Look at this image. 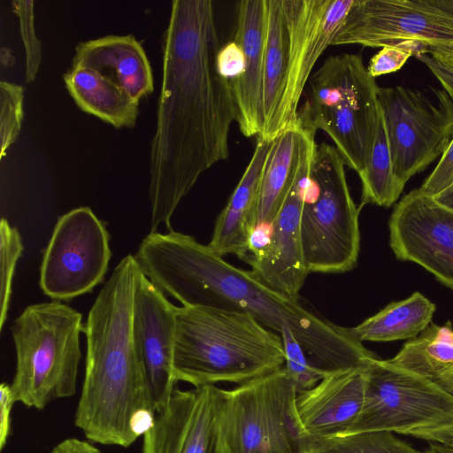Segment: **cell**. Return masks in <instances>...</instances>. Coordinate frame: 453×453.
I'll use <instances>...</instances> for the list:
<instances>
[{"label": "cell", "mask_w": 453, "mask_h": 453, "mask_svg": "<svg viewBox=\"0 0 453 453\" xmlns=\"http://www.w3.org/2000/svg\"><path fill=\"white\" fill-rule=\"evenodd\" d=\"M163 35L162 82L150 145L151 231L171 218L200 175L229 156L235 107L219 75L212 2L173 0Z\"/></svg>", "instance_id": "obj_1"}, {"label": "cell", "mask_w": 453, "mask_h": 453, "mask_svg": "<svg viewBox=\"0 0 453 453\" xmlns=\"http://www.w3.org/2000/svg\"><path fill=\"white\" fill-rule=\"evenodd\" d=\"M134 257L144 276L182 306L247 312L278 334L290 329L312 365L326 373L366 367L378 358L350 328L273 290L191 235L150 232Z\"/></svg>", "instance_id": "obj_2"}, {"label": "cell", "mask_w": 453, "mask_h": 453, "mask_svg": "<svg viewBox=\"0 0 453 453\" xmlns=\"http://www.w3.org/2000/svg\"><path fill=\"white\" fill-rule=\"evenodd\" d=\"M139 272L133 255L123 257L84 325L86 369L74 425L95 443L128 448L155 419L156 404L133 340Z\"/></svg>", "instance_id": "obj_3"}, {"label": "cell", "mask_w": 453, "mask_h": 453, "mask_svg": "<svg viewBox=\"0 0 453 453\" xmlns=\"http://www.w3.org/2000/svg\"><path fill=\"white\" fill-rule=\"evenodd\" d=\"M173 376L194 388L245 383L281 369L282 338L247 312L175 307Z\"/></svg>", "instance_id": "obj_4"}, {"label": "cell", "mask_w": 453, "mask_h": 453, "mask_svg": "<svg viewBox=\"0 0 453 453\" xmlns=\"http://www.w3.org/2000/svg\"><path fill=\"white\" fill-rule=\"evenodd\" d=\"M297 124L315 135L323 130L346 166L365 168L375 140L380 105V87L362 58L340 54L327 58L310 77Z\"/></svg>", "instance_id": "obj_5"}, {"label": "cell", "mask_w": 453, "mask_h": 453, "mask_svg": "<svg viewBox=\"0 0 453 453\" xmlns=\"http://www.w3.org/2000/svg\"><path fill=\"white\" fill-rule=\"evenodd\" d=\"M11 331L16 350L11 388L16 403L43 410L55 400L74 395L82 315L59 301L31 304Z\"/></svg>", "instance_id": "obj_6"}, {"label": "cell", "mask_w": 453, "mask_h": 453, "mask_svg": "<svg viewBox=\"0 0 453 453\" xmlns=\"http://www.w3.org/2000/svg\"><path fill=\"white\" fill-rule=\"evenodd\" d=\"M297 392L285 369L217 389L218 453H308Z\"/></svg>", "instance_id": "obj_7"}, {"label": "cell", "mask_w": 453, "mask_h": 453, "mask_svg": "<svg viewBox=\"0 0 453 453\" xmlns=\"http://www.w3.org/2000/svg\"><path fill=\"white\" fill-rule=\"evenodd\" d=\"M334 146L317 145L301 218L303 255L309 273L351 271L360 250L358 217Z\"/></svg>", "instance_id": "obj_8"}, {"label": "cell", "mask_w": 453, "mask_h": 453, "mask_svg": "<svg viewBox=\"0 0 453 453\" xmlns=\"http://www.w3.org/2000/svg\"><path fill=\"white\" fill-rule=\"evenodd\" d=\"M372 431L451 444L453 395L426 379L376 358L367 368L361 412L346 434Z\"/></svg>", "instance_id": "obj_9"}, {"label": "cell", "mask_w": 453, "mask_h": 453, "mask_svg": "<svg viewBox=\"0 0 453 453\" xmlns=\"http://www.w3.org/2000/svg\"><path fill=\"white\" fill-rule=\"evenodd\" d=\"M434 95L435 101L403 86L379 88L394 170L403 187L441 156L453 138V97L445 89Z\"/></svg>", "instance_id": "obj_10"}, {"label": "cell", "mask_w": 453, "mask_h": 453, "mask_svg": "<svg viewBox=\"0 0 453 453\" xmlns=\"http://www.w3.org/2000/svg\"><path fill=\"white\" fill-rule=\"evenodd\" d=\"M453 42V0H354L332 45L402 46L415 56Z\"/></svg>", "instance_id": "obj_11"}, {"label": "cell", "mask_w": 453, "mask_h": 453, "mask_svg": "<svg viewBox=\"0 0 453 453\" xmlns=\"http://www.w3.org/2000/svg\"><path fill=\"white\" fill-rule=\"evenodd\" d=\"M105 224L87 206L57 221L43 253L40 287L54 301L91 292L104 278L111 257Z\"/></svg>", "instance_id": "obj_12"}, {"label": "cell", "mask_w": 453, "mask_h": 453, "mask_svg": "<svg viewBox=\"0 0 453 453\" xmlns=\"http://www.w3.org/2000/svg\"><path fill=\"white\" fill-rule=\"evenodd\" d=\"M314 152L271 226L255 230L245 260L255 277L294 299H300V290L310 273L303 250L301 218Z\"/></svg>", "instance_id": "obj_13"}, {"label": "cell", "mask_w": 453, "mask_h": 453, "mask_svg": "<svg viewBox=\"0 0 453 453\" xmlns=\"http://www.w3.org/2000/svg\"><path fill=\"white\" fill-rule=\"evenodd\" d=\"M389 245L397 259L414 262L453 289V211L418 188L395 206Z\"/></svg>", "instance_id": "obj_14"}, {"label": "cell", "mask_w": 453, "mask_h": 453, "mask_svg": "<svg viewBox=\"0 0 453 453\" xmlns=\"http://www.w3.org/2000/svg\"><path fill=\"white\" fill-rule=\"evenodd\" d=\"M175 307L140 270L134 296L133 340L156 412L165 404L178 383L173 376Z\"/></svg>", "instance_id": "obj_15"}, {"label": "cell", "mask_w": 453, "mask_h": 453, "mask_svg": "<svg viewBox=\"0 0 453 453\" xmlns=\"http://www.w3.org/2000/svg\"><path fill=\"white\" fill-rule=\"evenodd\" d=\"M354 0H282L291 28L286 98L288 128L297 126V111L311 71L342 27Z\"/></svg>", "instance_id": "obj_16"}, {"label": "cell", "mask_w": 453, "mask_h": 453, "mask_svg": "<svg viewBox=\"0 0 453 453\" xmlns=\"http://www.w3.org/2000/svg\"><path fill=\"white\" fill-rule=\"evenodd\" d=\"M217 389L176 386L142 436V453H218Z\"/></svg>", "instance_id": "obj_17"}, {"label": "cell", "mask_w": 453, "mask_h": 453, "mask_svg": "<svg viewBox=\"0 0 453 453\" xmlns=\"http://www.w3.org/2000/svg\"><path fill=\"white\" fill-rule=\"evenodd\" d=\"M368 366L329 372L296 395L298 418L311 441L348 433L363 407Z\"/></svg>", "instance_id": "obj_18"}, {"label": "cell", "mask_w": 453, "mask_h": 453, "mask_svg": "<svg viewBox=\"0 0 453 453\" xmlns=\"http://www.w3.org/2000/svg\"><path fill=\"white\" fill-rule=\"evenodd\" d=\"M266 27L265 0H243L237 6L234 41L243 50V73L229 81L235 122L246 137L259 136L263 129L264 49Z\"/></svg>", "instance_id": "obj_19"}, {"label": "cell", "mask_w": 453, "mask_h": 453, "mask_svg": "<svg viewBox=\"0 0 453 453\" xmlns=\"http://www.w3.org/2000/svg\"><path fill=\"white\" fill-rule=\"evenodd\" d=\"M72 64L92 68L106 86L139 101L153 92V75L142 43L133 35L81 42Z\"/></svg>", "instance_id": "obj_20"}, {"label": "cell", "mask_w": 453, "mask_h": 453, "mask_svg": "<svg viewBox=\"0 0 453 453\" xmlns=\"http://www.w3.org/2000/svg\"><path fill=\"white\" fill-rule=\"evenodd\" d=\"M273 140L257 137L252 157L226 207L216 219L209 247L217 254L246 260L256 230L258 195Z\"/></svg>", "instance_id": "obj_21"}, {"label": "cell", "mask_w": 453, "mask_h": 453, "mask_svg": "<svg viewBox=\"0 0 453 453\" xmlns=\"http://www.w3.org/2000/svg\"><path fill=\"white\" fill-rule=\"evenodd\" d=\"M263 129L259 136L273 140L288 129L286 98L289 76L291 28L282 0H265Z\"/></svg>", "instance_id": "obj_22"}, {"label": "cell", "mask_w": 453, "mask_h": 453, "mask_svg": "<svg viewBox=\"0 0 453 453\" xmlns=\"http://www.w3.org/2000/svg\"><path fill=\"white\" fill-rule=\"evenodd\" d=\"M316 147L315 135L298 125L273 139L261 178L256 229L271 226Z\"/></svg>", "instance_id": "obj_23"}, {"label": "cell", "mask_w": 453, "mask_h": 453, "mask_svg": "<svg viewBox=\"0 0 453 453\" xmlns=\"http://www.w3.org/2000/svg\"><path fill=\"white\" fill-rule=\"evenodd\" d=\"M63 79L70 96L81 111L115 128L134 127L139 103L102 83L91 68L72 64Z\"/></svg>", "instance_id": "obj_24"}, {"label": "cell", "mask_w": 453, "mask_h": 453, "mask_svg": "<svg viewBox=\"0 0 453 453\" xmlns=\"http://www.w3.org/2000/svg\"><path fill=\"white\" fill-rule=\"evenodd\" d=\"M390 365L443 388L453 372V326L431 323L387 360Z\"/></svg>", "instance_id": "obj_25"}, {"label": "cell", "mask_w": 453, "mask_h": 453, "mask_svg": "<svg viewBox=\"0 0 453 453\" xmlns=\"http://www.w3.org/2000/svg\"><path fill=\"white\" fill-rule=\"evenodd\" d=\"M435 304L419 292L392 302L359 325L350 327L361 342L414 339L431 323Z\"/></svg>", "instance_id": "obj_26"}, {"label": "cell", "mask_w": 453, "mask_h": 453, "mask_svg": "<svg viewBox=\"0 0 453 453\" xmlns=\"http://www.w3.org/2000/svg\"><path fill=\"white\" fill-rule=\"evenodd\" d=\"M358 176L362 185L360 208L368 203L390 207L397 201L404 188L395 173L381 108L372 151Z\"/></svg>", "instance_id": "obj_27"}, {"label": "cell", "mask_w": 453, "mask_h": 453, "mask_svg": "<svg viewBox=\"0 0 453 453\" xmlns=\"http://www.w3.org/2000/svg\"><path fill=\"white\" fill-rule=\"evenodd\" d=\"M308 453H422L393 433L372 431L312 441Z\"/></svg>", "instance_id": "obj_28"}, {"label": "cell", "mask_w": 453, "mask_h": 453, "mask_svg": "<svg viewBox=\"0 0 453 453\" xmlns=\"http://www.w3.org/2000/svg\"><path fill=\"white\" fill-rule=\"evenodd\" d=\"M1 232V292H0V328L7 319L12 295V280L17 262L23 250L21 236L16 227L4 218L0 223Z\"/></svg>", "instance_id": "obj_29"}, {"label": "cell", "mask_w": 453, "mask_h": 453, "mask_svg": "<svg viewBox=\"0 0 453 453\" xmlns=\"http://www.w3.org/2000/svg\"><path fill=\"white\" fill-rule=\"evenodd\" d=\"M280 334L285 351L283 368L297 394L312 388L327 373L312 365L290 329H284Z\"/></svg>", "instance_id": "obj_30"}, {"label": "cell", "mask_w": 453, "mask_h": 453, "mask_svg": "<svg viewBox=\"0 0 453 453\" xmlns=\"http://www.w3.org/2000/svg\"><path fill=\"white\" fill-rule=\"evenodd\" d=\"M23 87L2 81L0 82V159L16 141L23 119Z\"/></svg>", "instance_id": "obj_31"}, {"label": "cell", "mask_w": 453, "mask_h": 453, "mask_svg": "<svg viewBox=\"0 0 453 453\" xmlns=\"http://www.w3.org/2000/svg\"><path fill=\"white\" fill-rule=\"evenodd\" d=\"M14 13L19 19L20 36L25 49V81H35L42 62V42L35 34L34 1H12Z\"/></svg>", "instance_id": "obj_32"}, {"label": "cell", "mask_w": 453, "mask_h": 453, "mask_svg": "<svg viewBox=\"0 0 453 453\" xmlns=\"http://www.w3.org/2000/svg\"><path fill=\"white\" fill-rule=\"evenodd\" d=\"M413 51L402 46L382 47L370 60L367 71L371 76L376 78L382 74L395 73L400 70Z\"/></svg>", "instance_id": "obj_33"}, {"label": "cell", "mask_w": 453, "mask_h": 453, "mask_svg": "<svg viewBox=\"0 0 453 453\" xmlns=\"http://www.w3.org/2000/svg\"><path fill=\"white\" fill-rule=\"evenodd\" d=\"M452 97V96H451ZM453 184V138L441 156L434 171L418 188L429 196H435Z\"/></svg>", "instance_id": "obj_34"}, {"label": "cell", "mask_w": 453, "mask_h": 453, "mask_svg": "<svg viewBox=\"0 0 453 453\" xmlns=\"http://www.w3.org/2000/svg\"><path fill=\"white\" fill-rule=\"evenodd\" d=\"M220 76L232 81L239 77L244 70L245 57L241 46L234 41L220 47L216 59Z\"/></svg>", "instance_id": "obj_35"}, {"label": "cell", "mask_w": 453, "mask_h": 453, "mask_svg": "<svg viewBox=\"0 0 453 453\" xmlns=\"http://www.w3.org/2000/svg\"><path fill=\"white\" fill-rule=\"evenodd\" d=\"M16 403L11 384L0 386V450L4 449L11 433V413Z\"/></svg>", "instance_id": "obj_36"}, {"label": "cell", "mask_w": 453, "mask_h": 453, "mask_svg": "<svg viewBox=\"0 0 453 453\" xmlns=\"http://www.w3.org/2000/svg\"><path fill=\"white\" fill-rule=\"evenodd\" d=\"M415 57L428 67L443 88L453 97V66L444 64L428 54L419 53Z\"/></svg>", "instance_id": "obj_37"}, {"label": "cell", "mask_w": 453, "mask_h": 453, "mask_svg": "<svg viewBox=\"0 0 453 453\" xmlns=\"http://www.w3.org/2000/svg\"><path fill=\"white\" fill-rule=\"evenodd\" d=\"M50 453H102L89 441L77 438H67L58 442Z\"/></svg>", "instance_id": "obj_38"}, {"label": "cell", "mask_w": 453, "mask_h": 453, "mask_svg": "<svg viewBox=\"0 0 453 453\" xmlns=\"http://www.w3.org/2000/svg\"><path fill=\"white\" fill-rule=\"evenodd\" d=\"M419 53L428 54L434 58L453 66V42L423 46L417 54Z\"/></svg>", "instance_id": "obj_39"}, {"label": "cell", "mask_w": 453, "mask_h": 453, "mask_svg": "<svg viewBox=\"0 0 453 453\" xmlns=\"http://www.w3.org/2000/svg\"><path fill=\"white\" fill-rule=\"evenodd\" d=\"M434 198L441 204L453 211V184L434 196Z\"/></svg>", "instance_id": "obj_40"}, {"label": "cell", "mask_w": 453, "mask_h": 453, "mask_svg": "<svg viewBox=\"0 0 453 453\" xmlns=\"http://www.w3.org/2000/svg\"><path fill=\"white\" fill-rule=\"evenodd\" d=\"M422 453H453V445L439 442H431L429 447Z\"/></svg>", "instance_id": "obj_41"}, {"label": "cell", "mask_w": 453, "mask_h": 453, "mask_svg": "<svg viewBox=\"0 0 453 453\" xmlns=\"http://www.w3.org/2000/svg\"><path fill=\"white\" fill-rule=\"evenodd\" d=\"M443 391L453 395V372L449 376V380H447V382L443 388Z\"/></svg>", "instance_id": "obj_42"}, {"label": "cell", "mask_w": 453, "mask_h": 453, "mask_svg": "<svg viewBox=\"0 0 453 453\" xmlns=\"http://www.w3.org/2000/svg\"><path fill=\"white\" fill-rule=\"evenodd\" d=\"M451 445H453V441H452Z\"/></svg>", "instance_id": "obj_43"}]
</instances>
